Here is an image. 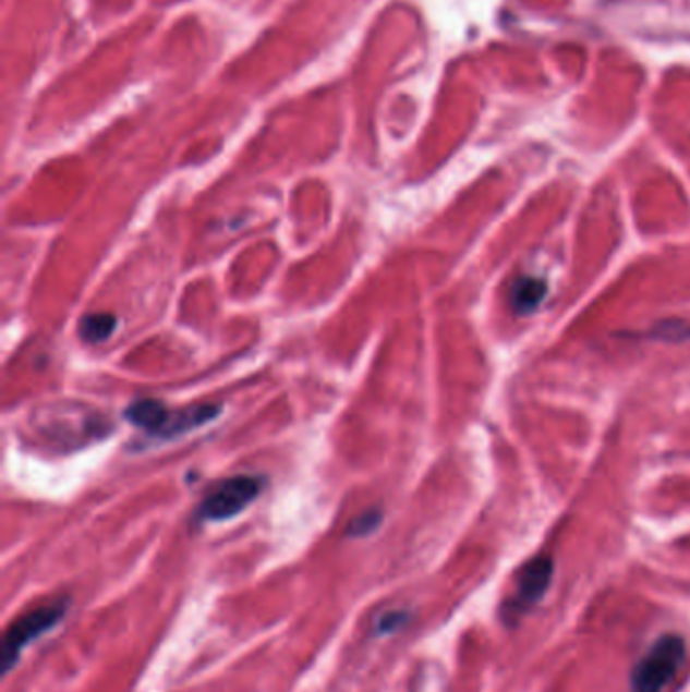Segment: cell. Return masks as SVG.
<instances>
[{"mask_svg": "<svg viewBox=\"0 0 690 692\" xmlns=\"http://www.w3.org/2000/svg\"><path fill=\"white\" fill-rule=\"evenodd\" d=\"M116 326H118V318L110 314V312H96V314H87L84 320L80 323V337L89 342V344H96V342H104V340L110 339L113 332H116Z\"/></svg>", "mask_w": 690, "mask_h": 692, "instance_id": "obj_7", "label": "cell"}, {"mask_svg": "<svg viewBox=\"0 0 690 692\" xmlns=\"http://www.w3.org/2000/svg\"><path fill=\"white\" fill-rule=\"evenodd\" d=\"M553 573H555V566L547 555H538L529 563H524L517 575L515 594L508 599L507 608H505L508 622H517L529 609L535 608L536 604L549 592Z\"/></svg>", "mask_w": 690, "mask_h": 692, "instance_id": "obj_5", "label": "cell"}, {"mask_svg": "<svg viewBox=\"0 0 690 692\" xmlns=\"http://www.w3.org/2000/svg\"><path fill=\"white\" fill-rule=\"evenodd\" d=\"M547 296V283L541 278H519L515 286H512V292H510V304H512V311L517 314H531L535 312L543 300Z\"/></svg>", "mask_w": 690, "mask_h": 692, "instance_id": "obj_6", "label": "cell"}, {"mask_svg": "<svg viewBox=\"0 0 690 692\" xmlns=\"http://www.w3.org/2000/svg\"><path fill=\"white\" fill-rule=\"evenodd\" d=\"M380 521H383V512L379 509L365 510L356 519H352L349 529H347V535L359 538L368 537L371 533H375L379 529Z\"/></svg>", "mask_w": 690, "mask_h": 692, "instance_id": "obj_8", "label": "cell"}, {"mask_svg": "<svg viewBox=\"0 0 690 692\" xmlns=\"http://www.w3.org/2000/svg\"><path fill=\"white\" fill-rule=\"evenodd\" d=\"M405 622H408V614L405 611H387L385 616H380L379 623H377V632L379 634H389V632L399 630Z\"/></svg>", "mask_w": 690, "mask_h": 692, "instance_id": "obj_9", "label": "cell"}, {"mask_svg": "<svg viewBox=\"0 0 690 692\" xmlns=\"http://www.w3.org/2000/svg\"><path fill=\"white\" fill-rule=\"evenodd\" d=\"M219 413H221V405H215V403H201L184 410H170L156 399H138L128 408L126 420L156 438H177L181 434L211 422Z\"/></svg>", "mask_w": 690, "mask_h": 692, "instance_id": "obj_1", "label": "cell"}, {"mask_svg": "<svg viewBox=\"0 0 690 692\" xmlns=\"http://www.w3.org/2000/svg\"><path fill=\"white\" fill-rule=\"evenodd\" d=\"M687 660V644L677 634L658 638L635 663L630 675V692H664L677 679Z\"/></svg>", "mask_w": 690, "mask_h": 692, "instance_id": "obj_2", "label": "cell"}, {"mask_svg": "<svg viewBox=\"0 0 690 692\" xmlns=\"http://www.w3.org/2000/svg\"><path fill=\"white\" fill-rule=\"evenodd\" d=\"M264 481L257 476H233L217 484L198 505L197 521L221 523L238 517L262 495Z\"/></svg>", "mask_w": 690, "mask_h": 692, "instance_id": "obj_4", "label": "cell"}, {"mask_svg": "<svg viewBox=\"0 0 690 692\" xmlns=\"http://www.w3.org/2000/svg\"><path fill=\"white\" fill-rule=\"evenodd\" d=\"M65 611H68V599H59L53 604L31 609L25 616L14 620L2 638V654H0L2 672H9L16 665L21 652L25 651L31 642L51 632L57 623L65 618Z\"/></svg>", "mask_w": 690, "mask_h": 692, "instance_id": "obj_3", "label": "cell"}]
</instances>
